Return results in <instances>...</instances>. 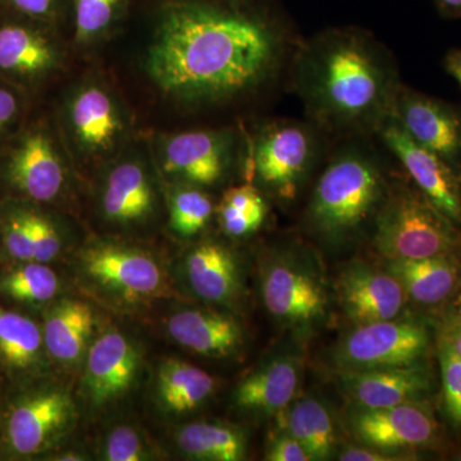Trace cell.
<instances>
[{
  "label": "cell",
  "instance_id": "6da1fadb",
  "mask_svg": "<svg viewBox=\"0 0 461 461\" xmlns=\"http://www.w3.org/2000/svg\"><path fill=\"white\" fill-rule=\"evenodd\" d=\"M281 41L258 18L182 3L167 9L145 68L158 89L186 103H218L256 89L277 66Z\"/></svg>",
  "mask_w": 461,
  "mask_h": 461
},
{
  "label": "cell",
  "instance_id": "7a4b0ae2",
  "mask_svg": "<svg viewBox=\"0 0 461 461\" xmlns=\"http://www.w3.org/2000/svg\"><path fill=\"white\" fill-rule=\"evenodd\" d=\"M294 85L308 114L336 132H378L393 118L402 87L388 51L354 29L305 42L294 63Z\"/></svg>",
  "mask_w": 461,
  "mask_h": 461
},
{
  "label": "cell",
  "instance_id": "3957f363",
  "mask_svg": "<svg viewBox=\"0 0 461 461\" xmlns=\"http://www.w3.org/2000/svg\"><path fill=\"white\" fill-rule=\"evenodd\" d=\"M388 190L381 167L369 154L346 150L333 158L318 178L308 222L327 244H346L375 220Z\"/></svg>",
  "mask_w": 461,
  "mask_h": 461
},
{
  "label": "cell",
  "instance_id": "277c9868",
  "mask_svg": "<svg viewBox=\"0 0 461 461\" xmlns=\"http://www.w3.org/2000/svg\"><path fill=\"white\" fill-rule=\"evenodd\" d=\"M373 245L386 260L461 257V226L415 185L400 184L375 217Z\"/></svg>",
  "mask_w": 461,
  "mask_h": 461
},
{
  "label": "cell",
  "instance_id": "5b68a950",
  "mask_svg": "<svg viewBox=\"0 0 461 461\" xmlns=\"http://www.w3.org/2000/svg\"><path fill=\"white\" fill-rule=\"evenodd\" d=\"M260 295L269 315L297 333L317 330L329 314L323 273L314 258L303 251H280L264 260Z\"/></svg>",
  "mask_w": 461,
  "mask_h": 461
},
{
  "label": "cell",
  "instance_id": "8992f818",
  "mask_svg": "<svg viewBox=\"0 0 461 461\" xmlns=\"http://www.w3.org/2000/svg\"><path fill=\"white\" fill-rule=\"evenodd\" d=\"M76 271L98 295L120 305H138L167 295L163 264L141 248L96 241L78 253Z\"/></svg>",
  "mask_w": 461,
  "mask_h": 461
},
{
  "label": "cell",
  "instance_id": "52a82bcc",
  "mask_svg": "<svg viewBox=\"0 0 461 461\" xmlns=\"http://www.w3.org/2000/svg\"><path fill=\"white\" fill-rule=\"evenodd\" d=\"M432 335L415 318H393L355 326L336 346L333 363L339 372L391 368L423 363Z\"/></svg>",
  "mask_w": 461,
  "mask_h": 461
},
{
  "label": "cell",
  "instance_id": "ba28073f",
  "mask_svg": "<svg viewBox=\"0 0 461 461\" xmlns=\"http://www.w3.org/2000/svg\"><path fill=\"white\" fill-rule=\"evenodd\" d=\"M76 420L74 399L58 386H33L9 403L3 427V445L11 456L48 453L71 430Z\"/></svg>",
  "mask_w": 461,
  "mask_h": 461
},
{
  "label": "cell",
  "instance_id": "9c48e42d",
  "mask_svg": "<svg viewBox=\"0 0 461 461\" xmlns=\"http://www.w3.org/2000/svg\"><path fill=\"white\" fill-rule=\"evenodd\" d=\"M348 429L357 442L390 453L409 455L437 448L441 429L426 400L390 408H354Z\"/></svg>",
  "mask_w": 461,
  "mask_h": 461
},
{
  "label": "cell",
  "instance_id": "30bf717a",
  "mask_svg": "<svg viewBox=\"0 0 461 461\" xmlns=\"http://www.w3.org/2000/svg\"><path fill=\"white\" fill-rule=\"evenodd\" d=\"M315 149L308 127L293 121L269 124L254 147V175L273 195L291 202L313 165Z\"/></svg>",
  "mask_w": 461,
  "mask_h": 461
},
{
  "label": "cell",
  "instance_id": "8fae6325",
  "mask_svg": "<svg viewBox=\"0 0 461 461\" xmlns=\"http://www.w3.org/2000/svg\"><path fill=\"white\" fill-rule=\"evenodd\" d=\"M378 133L415 186L439 211L461 226V169L412 140L393 118L378 130Z\"/></svg>",
  "mask_w": 461,
  "mask_h": 461
},
{
  "label": "cell",
  "instance_id": "7c38bea8",
  "mask_svg": "<svg viewBox=\"0 0 461 461\" xmlns=\"http://www.w3.org/2000/svg\"><path fill=\"white\" fill-rule=\"evenodd\" d=\"M84 363V395L94 408H103L131 390L140 372L141 351L129 335L111 329L94 339Z\"/></svg>",
  "mask_w": 461,
  "mask_h": 461
},
{
  "label": "cell",
  "instance_id": "4fadbf2b",
  "mask_svg": "<svg viewBox=\"0 0 461 461\" xmlns=\"http://www.w3.org/2000/svg\"><path fill=\"white\" fill-rule=\"evenodd\" d=\"M393 120L412 140L461 169V112L453 105L402 85Z\"/></svg>",
  "mask_w": 461,
  "mask_h": 461
},
{
  "label": "cell",
  "instance_id": "5bb4252c",
  "mask_svg": "<svg viewBox=\"0 0 461 461\" xmlns=\"http://www.w3.org/2000/svg\"><path fill=\"white\" fill-rule=\"evenodd\" d=\"M338 375L339 388L354 408H390L423 402L435 387L432 371L424 363Z\"/></svg>",
  "mask_w": 461,
  "mask_h": 461
},
{
  "label": "cell",
  "instance_id": "9a60e30c",
  "mask_svg": "<svg viewBox=\"0 0 461 461\" xmlns=\"http://www.w3.org/2000/svg\"><path fill=\"white\" fill-rule=\"evenodd\" d=\"M339 303L355 326L393 320L405 308V291L395 276L363 262L346 267L338 284Z\"/></svg>",
  "mask_w": 461,
  "mask_h": 461
},
{
  "label": "cell",
  "instance_id": "2e32d148",
  "mask_svg": "<svg viewBox=\"0 0 461 461\" xmlns=\"http://www.w3.org/2000/svg\"><path fill=\"white\" fill-rule=\"evenodd\" d=\"M300 381L299 357L275 355L239 382L232 393L233 408L253 417L280 414L296 399Z\"/></svg>",
  "mask_w": 461,
  "mask_h": 461
},
{
  "label": "cell",
  "instance_id": "e0dca14e",
  "mask_svg": "<svg viewBox=\"0 0 461 461\" xmlns=\"http://www.w3.org/2000/svg\"><path fill=\"white\" fill-rule=\"evenodd\" d=\"M5 173L12 187L35 203L54 202L65 189V166L42 131L27 133L12 151Z\"/></svg>",
  "mask_w": 461,
  "mask_h": 461
},
{
  "label": "cell",
  "instance_id": "ac0fdd59",
  "mask_svg": "<svg viewBox=\"0 0 461 461\" xmlns=\"http://www.w3.org/2000/svg\"><path fill=\"white\" fill-rule=\"evenodd\" d=\"M162 160L165 171L185 184L211 186L229 167V136L217 131L177 133L166 141Z\"/></svg>",
  "mask_w": 461,
  "mask_h": 461
},
{
  "label": "cell",
  "instance_id": "d6986e66",
  "mask_svg": "<svg viewBox=\"0 0 461 461\" xmlns=\"http://www.w3.org/2000/svg\"><path fill=\"white\" fill-rule=\"evenodd\" d=\"M184 272L190 290L203 302L230 308L244 294L238 258L220 242L205 241L191 249Z\"/></svg>",
  "mask_w": 461,
  "mask_h": 461
},
{
  "label": "cell",
  "instance_id": "ffe728a7",
  "mask_svg": "<svg viewBox=\"0 0 461 461\" xmlns=\"http://www.w3.org/2000/svg\"><path fill=\"white\" fill-rule=\"evenodd\" d=\"M169 338L185 350L200 357H232L244 345V330L233 315L189 308L176 312L167 321Z\"/></svg>",
  "mask_w": 461,
  "mask_h": 461
},
{
  "label": "cell",
  "instance_id": "44dd1931",
  "mask_svg": "<svg viewBox=\"0 0 461 461\" xmlns=\"http://www.w3.org/2000/svg\"><path fill=\"white\" fill-rule=\"evenodd\" d=\"M158 196L150 176L138 160H126L108 173L100 195L105 220L118 227L148 223L157 212Z\"/></svg>",
  "mask_w": 461,
  "mask_h": 461
},
{
  "label": "cell",
  "instance_id": "7402d4cb",
  "mask_svg": "<svg viewBox=\"0 0 461 461\" xmlns=\"http://www.w3.org/2000/svg\"><path fill=\"white\" fill-rule=\"evenodd\" d=\"M95 327V312L80 299L54 300L45 309L42 338L50 359L75 368L86 357Z\"/></svg>",
  "mask_w": 461,
  "mask_h": 461
},
{
  "label": "cell",
  "instance_id": "603a6c76",
  "mask_svg": "<svg viewBox=\"0 0 461 461\" xmlns=\"http://www.w3.org/2000/svg\"><path fill=\"white\" fill-rule=\"evenodd\" d=\"M386 269L395 276L408 299L424 308L447 304L461 288V257L387 260Z\"/></svg>",
  "mask_w": 461,
  "mask_h": 461
},
{
  "label": "cell",
  "instance_id": "cb8c5ba5",
  "mask_svg": "<svg viewBox=\"0 0 461 461\" xmlns=\"http://www.w3.org/2000/svg\"><path fill=\"white\" fill-rule=\"evenodd\" d=\"M69 120L76 140L91 154L111 150L123 130L114 100L99 86H86L76 94Z\"/></svg>",
  "mask_w": 461,
  "mask_h": 461
},
{
  "label": "cell",
  "instance_id": "d4e9b609",
  "mask_svg": "<svg viewBox=\"0 0 461 461\" xmlns=\"http://www.w3.org/2000/svg\"><path fill=\"white\" fill-rule=\"evenodd\" d=\"M217 382L198 366L185 360L167 359L158 368L156 400L160 411L181 417L198 411L213 396Z\"/></svg>",
  "mask_w": 461,
  "mask_h": 461
},
{
  "label": "cell",
  "instance_id": "484cf974",
  "mask_svg": "<svg viewBox=\"0 0 461 461\" xmlns=\"http://www.w3.org/2000/svg\"><path fill=\"white\" fill-rule=\"evenodd\" d=\"M48 357L41 327L0 306V366L14 377L32 378L45 368Z\"/></svg>",
  "mask_w": 461,
  "mask_h": 461
},
{
  "label": "cell",
  "instance_id": "4316f807",
  "mask_svg": "<svg viewBox=\"0 0 461 461\" xmlns=\"http://www.w3.org/2000/svg\"><path fill=\"white\" fill-rule=\"evenodd\" d=\"M182 456L199 461H240L248 454L244 430L220 420L191 421L175 435Z\"/></svg>",
  "mask_w": 461,
  "mask_h": 461
},
{
  "label": "cell",
  "instance_id": "83f0119b",
  "mask_svg": "<svg viewBox=\"0 0 461 461\" xmlns=\"http://www.w3.org/2000/svg\"><path fill=\"white\" fill-rule=\"evenodd\" d=\"M56 48L27 27H0V71L23 78L47 75L57 65Z\"/></svg>",
  "mask_w": 461,
  "mask_h": 461
},
{
  "label": "cell",
  "instance_id": "f1b7e54d",
  "mask_svg": "<svg viewBox=\"0 0 461 461\" xmlns=\"http://www.w3.org/2000/svg\"><path fill=\"white\" fill-rule=\"evenodd\" d=\"M286 430L304 446L312 460H329L336 450L335 420L329 406L314 396L294 400L285 411Z\"/></svg>",
  "mask_w": 461,
  "mask_h": 461
},
{
  "label": "cell",
  "instance_id": "f546056e",
  "mask_svg": "<svg viewBox=\"0 0 461 461\" xmlns=\"http://www.w3.org/2000/svg\"><path fill=\"white\" fill-rule=\"evenodd\" d=\"M60 278L48 264L20 262L0 275V294L12 302L41 308L59 295Z\"/></svg>",
  "mask_w": 461,
  "mask_h": 461
},
{
  "label": "cell",
  "instance_id": "4dcf8cb0",
  "mask_svg": "<svg viewBox=\"0 0 461 461\" xmlns=\"http://www.w3.org/2000/svg\"><path fill=\"white\" fill-rule=\"evenodd\" d=\"M267 212L262 194L251 185L227 190L217 208L223 232L235 239L245 238L259 230Z\"/></svg>",
  "mask_w": 461,
  "mask_h": 461
},
{
  "label": "cell",
  "instance_id": "1f68e13d",
  "mask_svg": "<svg viewBox=\"0 0 461 461\" xmlns=\"http://www.w3.org/2000/svg\"><path fill=\"white\" fill-rule=\"evenodd\" d=\"M195 185L176 187L169 195V227L181 238L198 235L211 222L214 205L211 196Z\"/></svg>",
  "mask_w": 461,
  "mask_h": 461
},
{
  "label": "cell",
  "instance_id": "d6a6232c",
  "mask_svg": "<svg viewBox=\"0 0 461 461\" xmlns=\"http://www.w3.org/2000/svg\"><path fill=\"white\" fill-rule=\"evenodd\" d=\"M442 406L454 429H461V357L446 339H438Z\"/></svg>",
  "mask_w": 461,
  "mask_h": 461
},
{
  "label": "cell",
  "instance_id": "836d02e7",
  "mask_svg": "<svg viewBox=\"0 0 461 461\" xmlns=\"http://www.w3.org/2000/svg\"><path fill=\"white\" fill-rule=\"evenodd\" d=\"M0 236L8 257L20 262H33L32 230L27 208L8 206L0 215Z\"/></svg>",
  "mask_w": 461,
  "mask_h": 461
},
{
  "label": "cell",
  "instance_id": "e575fe53",
  "mask_svg": "<svg viewBox=\"0 0 461 461\" xmlns=\"http://www.w3.org/2000/svg\"><path fill=\"white\" fill-rule=\"evenodd\" d=\"M100 457L107 461H141L153 459V453L140 430L120 424L105 436Z\"/></svg>",
  "mask_w": 461,
  "mask_h": 461
},
{
  "label": "cell",
  "instance_id": "d590c367",
  "mask_svg": "<svg viewBox=\"0 0 461 461\" xmlns=\"http://www.w3.org/2000/svg\"><path fill=\"white\" fill-rule=\"evenodd\" d=\"M121 0H75L76 39L87 41L104 32Z\"/></svg>",
  "mask_w": 461,
  "mask_h": 461
},
{
  "label": "cell",
  "instance_id": "8d00e7d4",
  "mask_svg": "<svg viewBox=\"0 0 461 461\" xmlns=\"http://www.w3.org/2000/svg\"><path fill=\"white\" fill-rule=\"evenodd\" d=\"M32 230L33 262L50 264L62 254L65 241L56 223L47 214L27 208Z\"/></svg>",
  "mask_w": 461,
  "mask_h": 461
},
{
  "label": "cell",
  "instance_id": "74e56055",
  "mask_svg": "<svg viewBox=\"0 0 461 461\" xmlns=\"http://www.w3.org/2000/svg\"><path fill=\"white\" fill-rule=\"evenodd\" d=\"M266 460L268 461H312L311 455L304 446L285 430L273 438L267 448Z\"/></svg>",
  "mask_w": 461,
  "mask_h": 461
},
{
  "label": "cell",
  "instance_id": "f35d334b",
  "mask_svg": "<svg viewBox=\"0 0 461 461\" xmlns=\"http://www.w3.org/2000/svg\"><path fill=\"white\" fill-rule=\"evenodd\" d=\"M408 455L390 453V451L378 450V448L368 447H348L339 453V459L341 461H402L409 460Z\"/></svg>",
  "mask_w": 461,
  "mask_h": 461
},
{
  "label": "cell",
  "instance_id": "ab89813d",
  "mask_svg": "<svg viewBox=\"0 0 461 461\" xmlns=\"http://www.w3.org/2000/svg\"><path fill=\"white\" fill-rule=\"evenodd\" d=\"M439 338L446 339L461 357V302L446 318Z\"/></svg>",
  "mask_w": 461,
  "mask_h": 461
},
{
  "label": "cell",
  "instance_id": "60d3db41",
  "mask_svg": "<svg viewBox=\"0 0 461 461\" xmlns=\"http://www.w3.org/2000/svg\"><path fill=\"white\" fill-rule=\"evenodd\" d=\"M18 100L11 90L0 87V133L16 118Z\"/></svg>",
  "mask_w": 461,
  "mask_h": 461
},
{
  "label": "cell",
  "instance_id": "b9f144b4",
  "mask_svg": "<svg viewBox=\"0 0 461 461\" xmlns=\"http://www.w3.org/2000/svg\"><path fill=\"white\" fill-rule=\"evenodd\" d=\"M14 7L33 17L47 16L53 9L56 0H11Z\"/></svg>",
  "mask_w": 461,
  "mask_h": 461
},
{
  "label": "cell",
  "instance_id": "7bdbcfd3",
  "mask_svg": "<svg viewBox=\"0 0 461 461\" xmlns=\"http://www.w3.org/2000/svg\"><path fill=\"white\" fill-rule=\"evenodd\" d=\"M446 72L456 80L461 89V47L454 48L445 56Z\"/></svg>",
  "mask_w": 461,
  "mask_h": 461
},
{
  "label": "cell",
  "instance_id": "ee69618b",
  "mask_svg": "<svg viewBox=\"0 0 461 461\" xmlns=\"http://www.w3.org/2000/svg\"><path fill=\"white\" fill-rule=\"evenodd\" d=\"M439 14L446 18H461V0H435Z\"/></svg>",
  "mask_w": 461,
  "mask_h": 461
},
{
  "label": "cell",
  "instance_id": "f6af8a7d",
  "mask_svg": "<svg viewBox=\"0 0 461 461\" xmlns=\"http://www.w3.org/2000/svg\"><path fill=\"white\" fill-rule=\"evenodd\" d=\"M51 460L58 461H80L86 460L84 454L77 453V451H65V453H58L53 457H50Z\"/></svg>",
  "mask_w": 461,
  "mask_h": 461
},
{
  "label": "cell",
  "instance_id": "bcb514c9",
  "mask_svg": "<svg viewBox=\"0 0 461 461\" xmlns=\"http://www.w3.org/2000/svg\"><path fill=\"white\" fill-rule=\"evenodd\" d=\"M453 459L461 461V447L454 454Z\"/></svg>",
  "mask_w": 461,
  "mask_h": 461
}]
</instances>
